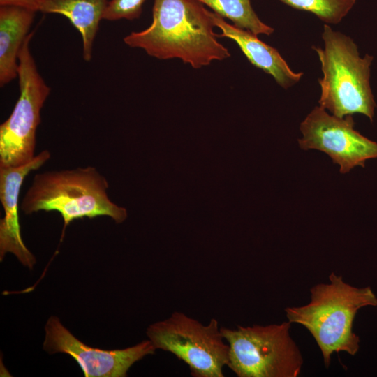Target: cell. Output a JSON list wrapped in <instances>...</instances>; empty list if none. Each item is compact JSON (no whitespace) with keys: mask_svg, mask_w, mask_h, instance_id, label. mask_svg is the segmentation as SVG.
Listing matches in <instances>:
<instances>
[{"mask_svg":"<svg viewBox=\"0 0 377 377\" xmlns=\"http://www.w3.org/2000/svg\"><path fill=\"white\" fill-rule=\"evenodd\" d=\"M210 8L214 13L230 20L235 26L256 35H271L274 29L260 20L251 0H195Z\"/></svg>","mask_w":377,"mask_h":377,"instance_id":"obj_14","label":"cell"},{"mask_svg":"<svg viewBox=\"0 0 377 377\" xmlns=\"http://www.w3.org/2000/svg\"><path fill=\"white\" fill-rule=\"evenodd\" d=\"M146 0H110L105 10L103 20L116 21L119 20H133L138 19Z\"/></svg>","mask_w":377,"mask_h":377,"instance_id":"obj_16","label":"cell"},{"mask_svg":"<svg viewBox=\"0 0 377 377\" xmlns=\"http://www.w3.org/2000/svg\"><path fill=\"white\" fill-rule=\"evenodd\" d=\"M45 0H0V6H13L38 12Z\"/></svg>","mask_w":377,"mask_h":377,"instance_id":"obj_17","label":"cell"},{"mask_svg":"<svg viewBox=\"0 0 377 377\" xmlns=\"http://www.w3.org/2000/svg\"><path fill=\"white\" fill-rule=\"evenodd\" d=\"M354 125L352 115L338 117L316 106L300 124L299 145L304 150L325 153L342 174L358 165L364 167L367 160L377 158V142L361 135Z\"/></svg>","mask_w":377,"mask_h":377,"instance_id":"obj_8","label":"cell"},{"mask_svg":"<svg viewBox=\"0 0 377 377\" xmlns=\"http://www.w3.org/2000/svg\"><path fill=\"white\" fill-rule=\"evenodd\" d=\"M147 335L156 350L171 353L186 363L192 376H224L229 346L216 318L204 325L175 311L168 318L150 325Z\"/></svg>","mask_w":377,"mask_h":377,"instance_id":"obj_6","label":"cell"},{"mask_svg":"<svg viewBox=\"0 0 377 377\" xmlns=\"http://www.w3.org/2000/svg\"><path fill=\"white\" fill-rule=\"evenodd\" d=\"M24 40L18 56L20 96L10 117L0 126V167H19L35 157L36 134L40 110L50 88L39 73L29 43Z\"/></svg>","mask_w":377,"mask_h":377,"instance_id":"obj_7","label":"cell"},{"mask_svg":"<svg viewBox=\"0 0 377 377\" xmlns=\"http://www.w3.org/2000/svg\"><path fill=\"white\" fill-rule=\"evenodd\" d=\"M210 15L214 27L221 31L218 37L234 40L252 65L272 76L281 87L289 88L300 80L303 73L293 71L279 51L260 40L258 35L227 22L214 12Z\"/></svg>","mask_w":377,"mask_h":377,"instance_id":"obj_11","label":"cell"},{"mask_svg":"<svg viewBox=\"0 0 377 377\" xmlns=\"http://www.w3.org/2000/svg\"><path fill=\"white\" fill-rule=\"evenodd\" d=\"M329 279L330 283H318L310 289L311 300L307 304L285 309L290 323L302 325L311 333L327 369L333 353L350 355L357 353L360 338L353 331L355 315L364 306H377V297L370 287H354L334 272Z\"/></svg>","mask_w":377,"mask_h":377,"instance_id":"obj_2","label":"cell"},{"mask_svg":"<svg viewBox=\"0 0 377 377\" xmlns=\"http://www.w3.org/2000/svg\"><path fill=\"white\" fill-rule=\"evenodd\" d=\"M35 11L13 6L0 7V86L18 76V56L34 21Z\"/></svg>","mask_w":377,"mask_h":377,"instance_id":"obj_12","label":"cell"},{"mask_svg":"<svg viewBox=\"0 0 377 377\" xmlns=\"http://www.w3.org/2000/svg\"><path fill=\"white\" fill-rule=\"evenodd\" d=\"M108 2V0H45L39 11L66 17L80 34L83 58L89 61L94 38Z\"/></svg>","mask_w":377,"mask_h":377,"instance_id":"obj_13","label":"cell"},{"mask_svg":"<svg viewBox=\"0 0 377 377\" xmlns=\"http://www.w3.org/2000/svg\"><path fill=\"white\" fill-rule=\"evenodd\" d=\"M45 329L44 350L71 355L86 377H125L134 363L156 350L149 339L124 349L92 348L75 337L55 316L47 320Z\"/></svg>","mask_w":377,"mask_h":377,"instance_id":"obj_9","label":"cell"},{"mask_svg":"<svg viewBox=\"0 0 377 377\" xmlns=\"http://www.w3.org/2000/svg\"><path fill=\"white\" fill-rule=\"evenodd\" d=\"M210 12L195 0H154L151 24L124 42L156 59H179L200 68L230 57L217 40Z\"/></svg>","mask_w":377,"mask_h":377,"instance_id":"obj_1","label":"cell"},{"mask_svg":"<svg viewBox=\"0 0 377 377\" xmlns=\"http://www.w3.org/2000/svg\"><path fill=\"white\" fill-rule=\"evenodd\" d=\"M324 47L313 46L319 58L323 77L319 106L338 117L362 114L373 121L376 106L369 84L373 57L360 56L349 36L323 26Z\"/></svg>","mask_w":377,"mask_h":377,"instance_id":"obj_4","label":"cell"},{"mask_svg":"<svg viewBox=\"0 0 377 377\" xmlns=\"http://www.w3.org/2000/svg\"><path fill=\"white\" fill-rule=\"evenodd\" d=\"M295 9L308 11L327 24H338L347 15L356 0H279Z\"/></svg>","mask_w":377,"mask_h":377,"instance_id":"obj_15","label":"cell"},{"mask_svg":"<svg viewBox=\"0 0 377 377\" xmlns=\"http://www.w3.org/2000/svg\"><path fill=\"white\" fill-rule=\"evenodd\" d=\"M288 320L280 324L221 327L229 346L228 367L238 377H297L302 353Z\"/></svg>","mask_w":377,"mask_h":377,"instance_id":"obj_5","label":"cell"},{"mask_svg":"<svg viewBox=\"0 0 377 377\" xmlns=\"http://www.w3.org/2000/svg\"><path fill=\"white\" fill-rule=\"evenodd\" d=\"M50 158L48 150L35 156L31 161L19 167H0V200L4 216L0 222V259L8 252L13 253L25 266L31 269L34 256L23 242L18 216V199L26 176L40 168Z\"/></svg>","mask_w":377,"mask_h":377,"instance_id":"obj_10","label":"cell"},{"mask_svg":"<svg viewBox=\"0 0 377 377\" xmlns=\"http://www.w3.org/2000/svg\"><path fill=\"white\" fill-rule=\"evenodd\" d=\"M108 187L105 177L92 166L46 171L34 176L20 209L26 214L59 212L64 220L62 240L67 226L74 219L106 216L117 223L126 219V209L110 199Z\"/></svg>","mask_w":377,"mask_h":377,"instance_id":"obj_3","label":"cell"}]
</instances>
